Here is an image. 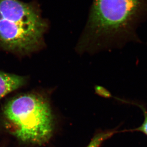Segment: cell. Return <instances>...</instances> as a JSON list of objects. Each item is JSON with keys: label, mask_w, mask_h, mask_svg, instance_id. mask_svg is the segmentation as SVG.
Segmentation results:
<instances>
[{"label": "cell", "mask_w": 147, "mask_h": 147, "mask_svg": "<svg viewBox=\"0 0 147 147\" xmlns=\"http://www.w3.org/2000/svg\"><path fill=\"white\" fill-rule=\"evenodd\" d=\"M147 16V0H94L82 41L133 38L136 27Z\"/></svg>", "instance_id": "6da1fadb"}, {"label": "cell", "mask_w": 147, "mask_h": 147, "mask_svg": "<svg viewBox=\"0 0 147 147\" xmlns=\"http://www.w3.org/2000/svg\"><path fill=\"white\" fill-rule=\"evenodd\" d=\"M140 107L143 110V113H144V121H143L142 124L140 127L133 129V130L136 131L141 132L147 136V111L145 110L144 108L143 107Z\"/></svg>", "instance_id": "8992f818"}, {"label": "cell", "mask_w": 147, "mask_h": 147, "mask_svg": "<svg viewBox=\"0 0 147 147\" xmlns=\"http://www.w3.org/2000/svg\"><path fill=\"white\" fill-rule=\"evenodd\" d=\"M46 22L33 3L0 0V47L21 54H29L43 44Z\"/></svg>", "instance_id": "7a4b0ae2"}, {"label": "cell", "mask_w": 147, "mask_h": 147, "mask_svg": "<svg viewBox=\"0 0 147 147\" xmlns=\"http://www.w3.org/2000/svg\"><path fill=\"white\" fill-rule=\"evenodd\" d=\"M24 77L0 71V99L26 83Z\"/></svg>", "instance_id": "277c9868"}, {"label": "cell", "mask_w": 147, "mask_h": 147, "mask_svg": "<svg viewBox=\"0 0 147 147\" xmlns=\"http://www.w3.org/2000/svg\"><path fill=\"white\" fill-rule=\"evenodd\" d=\"M115 133L116 132H107L96 135L92 139L87 147H99L104 140L110 137Z\"/></svg>", "instance_id": "5b68a950"}, {"label": "cell", "mask_w": 147, "mask_h": 147, "mask_svg": "<svg viewBox=\"0 0 147 147\" xmlns=\"http://www.w3.org/2000/svg\"><path fill=\"white\" fill-rule=\"evenodd\" d=\"M10 131L26 143L42 145L51 138L54 119L48 101L36 94L13 98L3 109Z\"/></svg>", "instance_id": "3957f363"}]
</instances>
